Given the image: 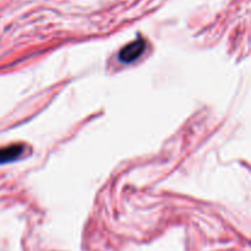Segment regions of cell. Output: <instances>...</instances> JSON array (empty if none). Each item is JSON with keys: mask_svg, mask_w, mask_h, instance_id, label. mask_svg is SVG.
<instances>
[{"mask_svg": "<svg viewBox=\"0 0 251 251\" xmlns=\"http://www.w3.org/2000/svg\"><path fill=\"white\" fill-rule=\"evenodd\" d=\"M146 43L142 38L136 39V41L131 42L127 46H125L124 48L120 50L119 53V59L123 63H131V61L136 60L142 53H144L145 48H146Z\"/></svg>", "mask_w": 251, "mask_h": 251, "instance_id": "6da1fadb", "label": "cell"}, {"mask_svg": "<svg viewBox=\"0 0 251 251\" xmlns=\"http://www.w3.org/2000/svg\"><path fill=\"white\" fill-rule=\"evenodd\" d=\"M25 147L22 145H11V146L0 149V164L12 162L19 158L24 152Z\"/></svg>", "mask_w": 251, "mask_h": 251, "instance_id": "7a4b0ae2", "label": "cell"}]
</instances>
